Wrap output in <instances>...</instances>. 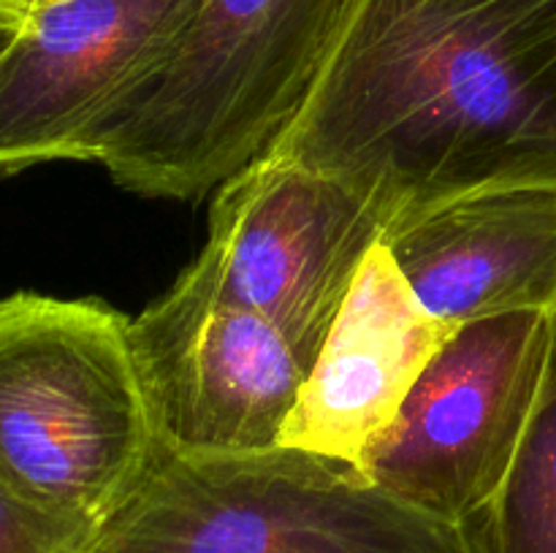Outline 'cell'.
I'll return each mask as SVG.
<instances>
[{
    "instance_id": "obj_5",
    "label": "cell",
    "mask_w": 556,
    "mask_h": 553,
    "mask_svg": "<svg viewBox=\"0 0 556 553\" xmlns=\"http://www.w3.org/2000/svg\"><path fill=\"white\" fill-rule=\"evenodd\" d=\"M552 323L554 312H510L456 325L356 470L427 518L470 526L525 437Z\"/></svg>"
},
{
    "instance_id": "obj_6",
    "label": "cell",
    "mask_w": 556,
    "mask_h": 553,
    "mask_svg": "<svg viewBox=\"0 0 556 553\" xmlns=\"http://www.w3.org/2000/svg\"><path fill=\"white\" fill-rule=\"evenodd\" d=\"M386 222L342 179L266 152L217 188L188 266L217 298L269 320L304 372L318 358Z\"/></svg>"
},
{
    "instance_id": "obj_10",
    "label": "cell",
    "mask_w": 556,
    "mask_h": 553,
    "mask_svg": "<svg viewBox=\"0 0 556 553\" xmlns=\"http://www.w3.org/2000/svg\"><path fill=\"white\" fill-rule=\"evenodd\" d=\"M383 244L418 301L451 325L556 312V184L459 195L396 220Z\"/></svg>"
},
{
    "instance_id": "obj_8",
    "label": "cell",
    "mask_w": 556,
    "mask_h": 553,
    "mask_svg": "<svg viewBox=\"0 0 556 553\" xmlns=\"http://www.w3.org/2000/svg\"><path fill=\"white\" fill-rule=\"evenodd\" d=\"M199 0H36L0 57V168L74 152L92 119L150 70Z\"/></svg>"
},
{
    "instance_id": "obj_2",
    "label": "cell",
    "mask_w": 556,
    "mask_h": 553,
    "mask_svg": "<svg viewBox=\"0 0 556 553\" xmlns=\"http://www.w3.org/2000/svg\"><path fill=\"white\" fill-rule=\"evenodd\" d=\"M348 0H199L172 47L76 139L150 198H204L277 144L302 112Z\"/></svg>"
},
{
    "instance_id": "obj_4",
    "label": "cell",
    "mask_w": 556,
    "mask_h": 553,
    "mask_svg": "<svg viewBox=\"0 0 556 553\" xmlns=\"http://www.w3.org/2000/svg\"><path fill=\"white\" fill-rule=\"evenodd\" d=\"M128 323L96 298H0V461L96 526L155 455Z\"/></svg>"
},
{
    "instance_id": "obj_3",
    "label": "cell",
    "mask_w": 556,
    "mask_h": 553,
    "mask_svg": "<svg viewBox=\"0 0 556 553\" xmlns=\"http://www.w3.org/2000/svg\"><path fill=\"white\" fill-rule=\"evenodd\" d=\"M87 553H472L356 466L293 448L185 459L155 448Z\"/></svg>"
},
{
    "instance_id": "obj_11",
    "label": "cell",
    "mask_w": 556,
    "mask_h": 553,
    "mask_svg": "<svg viewBox=\"0 0 556 553\" xmlns=\"http://www.w3.org/2000/svg\"><path fill=\"white\" fill-rule=\"evenodd\" d=\"M465 531L472 553H556V312L525 437L492 502Z\"/></svg>"
},
{
    "instance_id": "obj_7",
    "label": "cell",
    "mask_w": 556,
    "mask_h": 553,
    "mask_svg": "<svg viewBox=\"0 0 556 553\" xmlns=\"http://www.w3.org/2000/svg\"><path fill=\"white\" fill-rule=\"evenodd\" d=\"M155 448L228 459L280 448L304 372L286 336L190 269L128 323Z\"/></svg>"
},
{
    "instance_id": "obj_13",
    "label": "cell",
    "mask_w": 556,
    "mask_h": 553,
    "mask_svg": "<svg viewBox=\"0 0 556 553\" xmlns=\"http://www.w3.org/2000/svg\"><path fill=\"white\" fill-rule=\"evenodd\" d=\"M27 14H16V11H3L0 9V57L9 52L11 43L16 41V36L22 33L25 27Z\"/></svg>"
},
{
    "instance_id": "obj_12",
    "label": "cell",
    "mask_w": 556,
    "mask_h": 553,
    "mask_svg": "<svg viewBox=\"0 0 556 553\" xmlns=\"http://www.w3.org/2000/svg\"><path fill=\"white\" fill-rule=\"evenodd\" d=\"M98 526L33 491L0 461V553H87Z\"/></svg>"
},
{
    "instance_id": "obj_14",
    "label": "cell",
    "mask_w": 556,
    "mask_h": 553,
    "mask_svg": "<svg viewBox=\"0 0 556 553\" xmlns=\"http://www.w3.org/2000/svg\"><path fill=\"white\" fill-rule=\"evenodd\" d=\"M33 5H36V0H0V9L16 11V14H30Z\"/></svg>"
},
{
    "instance_id": "obj_1",
    "label": "cell",
    "mask_w": 556,
    "mask_h": 553,
    "mask_svg": "<svg viewBox=\"0 0 556 553\" xmlns=\"http://www.w3.org/2000/svg\"><path fill=\"white\" fill-rule=\"evenodd\" d=\"M269 152L351 184L386 231L476 190L556 184V0H348Z\"/></svg>"
},
{
    "instance_id": "obj_9",
    "label": "cell",
    "mask_w": 556,
    "mask_h": 553,
    "mask_svg": "<svg viewBox=\"0 0 556 553\" xmlns=\"http://www.w3.org/2000/svg\"><path fill=\"white\" fill-rule=\"evenodd\" d=\"M454 329L418 301L380 242L304 377L280 448L358 466Z\"/></svg>"
}]
</instances>
